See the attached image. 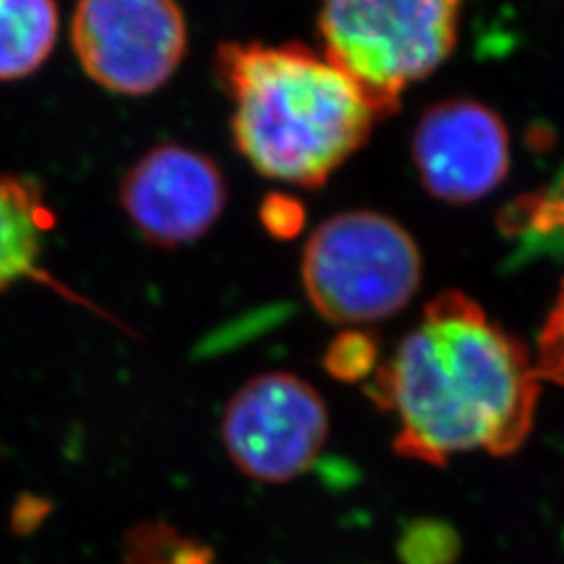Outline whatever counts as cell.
I'll list each match as a JSON object with an SVG mask.
<instances>
[{"mask_svg":"<svg viewBox=\"0 0 564 564\" xmlns=\"http://www.w3.org/2000/svg\"><path fill=\"white\" fill-rule=\"evenodd\" d=\"M540 384L523 343L468 295L445 291L379 364L368 395L395 416L400 456L444 466L477 449L519 452L535 423Z\"/></svg>","mask_w":564,"mask_h":564,"instance_id":"6da1fadb","label":"cell"},{"mask_svg":"<svg viewBox=\"0 0 564 564\" xmlns=\"http://www.w3.org/2000/svg\"><path fill=\"white\" fill-rule=\"evenodd\" d=\"M216 78L232 105L235 147L262 176L316 188L381 120L362 88L300 42H223Z\"/></svg>","mask_w":564,"mask_h":564,"instance_id":"7a4b0ae2","label":"cell"},{"mask_svg":"<svg viewBox=\"0 0 564 564\" xmlns=\"http://www.w3.org/2000/svg\"><path fill=\"white\" fill-rule=\"evenodd\" d=\"M468 0H318L324 55L362 88L379 118L454 53Z\"/></svg>","mask_w":564,"mask_h":564,"instance_id":"3957f363","label":"cell"},{"mask_svg":"<svg viewBox=\"0 0 564 564\" xmlns=\"http://www.w3.org/2000/svg\"><path fill=\"white\" fill-rule=\"evenodd\" d=\"M302 281L312 307L328 323H379L412 302L423 258L412 235L389 216L343 212L310 237Z\"/></svg>","mask_w":564,"mask_h":564,"instance_id":"277c9868","label":"cell"},{"mask_svg":"<svg viewBox=\"0 0 564 564\" xmlns=\"http://www.w3.org/2000/svg\"><path fill=\"white\" fill-rule=\"evenodd\" d=\"M72 46L102 90L147 97L178 72L188 28L178 0H78Z\"/></svg>","mask_w":564,"mask_h":564,"instance_id":"5b68a950","label":"cell"},{"mask_svg":"<svg viewBox=\"0 0 564 564\" xmlns=\"http://www.w3.org/2000/svg\"><path fill=\"white\" fill-rule=\"evenodd\" d=\"M328 435V412L312 384L286 372L242 384L224 410L223 442L247 477L286 484L316 463Z\"/></svg>","mask_w":564,"mask_h":564,"instance_id":"8992f818","label":"cell"},{"mask_svg":"<svg viewBox=\"0 0 564 564\" xmlns=\"http://www.w3.org/2000/svg\"><path fill=\"white\" fill-rule=\"evenodd\" d=\"M412 160L424 188L445 203H475L494 193L510 170L505 120L484 102L447 99L421 116Z\"/></svg>","mask_w":564,"mask_h":564,"instance_id":"52a82bcc","label":"cell"},{"mask_svg":"<svg viewBox=\"0 0 564 564\" xmlns=\"http://www.w3.org/2000/svg\"><path fill=\"white\" fill-rule=\"evenodd\" d=\"M223 172L207 155L182 144L147 151L123 176L120 202L130 223L153 245L199 241L226 207Z\"/></svg>","mask_w":564,"mask_h":564,"instance_id":"ba28073f","label":"cell"},{"mask_svg":"<svg viewBox=\"0 0 564 564\" xmlns=\"http://www.w3.org/2000/svg\"><path fill=\"white\" fill-rule=\"evenodd\" d=\"M53 228L41 188L21 176L0 174V293L42 276V249Z\"/></svg>","mask_w":564,"mask_h":564,"instance_id":"9c48e42d","label":"cell"},{"mask_svg":"<svg viewBox=\"0 0 564 564\" xmlns=\"http://www.w3.org/2000/svg\"><path fill=\"white\" fill-rule=\"evenodd\" d=\"M57 0H0V82L36 74L59 39Z\"/></svg>","mask_w":564,"mask_h":564,"instance_id":"30bf717a","label":"cell"},{"mask_svg":"<svg viewBox=\"0 0 564 564\" xmlns=\"http://www.w3.org/2000/svg\"><path fill=\"white\" fill-rule=\"evenodd\" d=\"M506 235L564 242V176L550 191L527 195L505 214Z\"/></svg>","mask_w":564,"mask_h":564,"instance_id":"8fae6325","label":"cell"},{"mask_svg":"<svg viewBox=\"0 0 564 564\" xmlns=\"http://www.w3.org/2000/svg\"><path fill=\"white\" fill-rule=\"evenodd\" d=\"M398 554L402 564H454L460 554V540L452 524L421 519L403 529Z\"/></svg>","mask_w":564,"mask_h":564,"instance_id":"7c38bea8","label":"cell"},{"mask_svg":"<svg viewBox=\"0 0 564 564\" xmlns=\"http://www.w3.org/2000/svg\"><path fill=\"white\" fill-rule=\"evenodd\" d=\"M324 368L343 383L372 379L379 368V343L366 330H343L324 354Z\"/></svg>","mask_w":564,"mask_h":564,"instance_id":"4fadbf2b","label":"cell"},{"mask_svg":"<svg viewBox=\"0 0 564 564\" xmlns=\"http://www.w3.org/2000/svg\"><path fill=\"white\" fill-rule=\"evenodd\" d=\"M535 368L542 381L564 387V281L540 330Z\"/></svg>","mask_w":564,"mask_h":564,"instance_id":"5bb4252c","label":"cell"},{"mask_svg":"<svg viewBox=\"0 0 564 564\" xmlns=\"http://www.w3.org/2000/svg\"><path fill=\"white\" fill-rule=\"evenodd\" d=\"M263 228L276 239H293L302 232L305 224V209L302 202L289 195L272 193L260 207Z\"/></svg>","mask_w":564,"mask_h":564,"instance_id":"9a60e30c","label":"cell"}]
</instances>
